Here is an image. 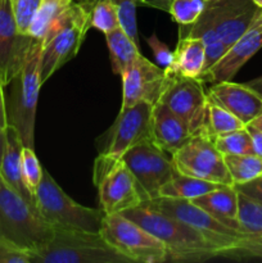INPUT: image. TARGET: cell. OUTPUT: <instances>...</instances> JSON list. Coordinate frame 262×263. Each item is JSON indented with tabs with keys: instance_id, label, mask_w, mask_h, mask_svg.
I'll use <instances>...</instances> for the list:
<instances>
[{
	"instance_id": "cell-31",
	"label": "cell",
	"mask_w": 262,
	"mask_h": 263,
	"mask_svg": "<svg viewBox=\"0 0 262 263\" xmlns=\"http://www.w3.org/2000/svg\"><path fill=\"white\" fill-rule=\"evenodd\" d=\"M207 7V0H174L170 14L180 26H189L197 22Z\"/></svg>"
},
{
	"instance_id": "cell-37",
	"label": "cell",
	"mask_w": 262,
	"mask_h": 263,
	"mask_svg": "<svg viewBox=\"0 0 262 263\" xmlns=\"http://www.w3.org/2000/svg\"><path fill=\"white\" fill-rule=\"evenodd\" d=\"M238 192L244 193V194L249 195V197L254 198V199H258L262 202V175L258 176L257 179L251 180L248 182H244V184H236L234 185Z\"/></svg>"
},
{
	"instance_id": "cell-43",
	"label": "cell",
	"mask_w": 262,
	"mask_h": 263,
	"mask_svg": "<svg viewBox=\"0 0 262 263\" xmlns=\"http://www.w3.org/2000/svg\"><path fill=\"white\" fill-rule=\"evenodd\" d=\"M248 125L253 126V127L258 128V130H261V131H262V112L259 113V115L257 116V117L254 118V120L252 121L251 123H248Z\"/></svg>"
},
{
	"instance_id": "cell-3",
	"label": "cell",
	"mask_w": 262,
	"mask_h": 263,
	"mask_svg": "<svg viewBox=\"0 0 262 263\" xmlns=\"http://www.w3.org/2000/svg\"><path fill=\"white\" fill-rule=\"evenodd\" d=\"M43 40L35 39L26 61L17 76L12 80L10 95L7 100L8 125L18 131L23 145L35 149V121L39 92L41 87L40 64Z\"/></svg>"
},
{
	"instance_id": "cell-18",
	"label": "cell",
	"mask_w": 262,
	"mask_h": 263,
	"mask_svg": "<svg viewBox=\"0 0 262 263\" xmlns=\"http://www.w3.org/2000/svg\"><path fill=\"white\" fill-rule=\"evenodd\" d=\"M195 134L163 103L153 105L152 112V143L169 154L186 144Z\"/></svg>"
},
{
	"instance_id": "cell-28",
	"label": "cell",
	"mask_w": 262,
	"mask_h": 263,
	"mask_svg": "<svg viewBox=\"0 0 262 263\" xmlns=\"http://www.w3.org/2000/svg\"><path fill=\"white\" fill-rule=\"evenodd\" d=\"M90 10V25L92 28L108 33L121 27L118 10L112 0H91Z\"/></svg>"
},
{
	"instance_id": "cell-14",
	"label": "cell",
	"mask_w": 262,
	"mask_h": 263,
	"mask_svg": "<svg viewBox=\"0 0 262 263\" xmlns=\"http://www.w3.org/2000/svg\"><path fill=\"white\" fill-rule=\"evenodd\" d=\"M153 104L140 102L126 109H120L110 128V139L103 153L121 158L130 148L143 141H152Z\"/></svg>"
},
{
	"instance_id": "cell-38",
	"label": "cell",
	"mask_w": 262,
	"mask_h": 263,
	"mask_svg": "<svg viewBox=\"0 0 262 263\" xmlns=\"http://www.w3.org/2000/svg\"><path fill=\"white\" fill-rule=\"evenodd\" d=\"M246 127L247 130H248L249 135H251L252 145H253V153L262 157V131L251 125H246Z\"/></svg>"
},
{
	"instance_id": "cell-30",
	"label": "cell",
	"mask_w": 262,
	"mask_h": 263,
	"mask_svg": "<svg viewBox=\"0 0 262 263\" xmlns=\"http://www.w3.org/2000/svg\"><path fill=\"white\" fill-rule=\"evenodd\" d=\"M244 127H246V125L238 117H235L233 113L208 99L207 133L212 138L218 134L229 133V131L239 130V128Z\"/></svg>"
},
{
	"instance_id": "cell-24",
	"label": "cell",
	"mask_w": 262,
	"mask_h": 263,
	"mask_svg": "<svg viewBox=\"0 0 262 263\" xmlns=\"http://www.w3.org/2000/svg\"><path fill=\"white\" fill-rule=\"evenodd\" d=\"M189 26H192V27L186 32L180 30V35H189L202 39L205 46V72L225 54L228 48L221 41V39L218 37L217 32L213 28L212 21L210 20V17H208L205 12L202 13V15L198 18L197 22Z\"/></svg>"
},
{
	"instance_id": "cell-23",
	"label": "cell",
	"mask_w": 262,
	"mask_h": 263,
	"mask_svg": "<svg viewBox=\"0 0 262 263\" xmlns=\"http://www.w3.org/2000/svg\"><path fill=\"white\" fill-rule=\"evenodd\" d=\"M221 186H223V185L195 179V177L186 176V175L179 174L176 171L174 177L166 185L162 186L161 192H159V197L192 200L194 198L199 197V195L212 192V190L218 189Z\"/></svg>"
},
{
	"instance_id": "cell-25",
	"label": "cell",
	"mask_w": 262,
	"mask_h": 263,
	"mask_svg": "<svg viewBox=\"0 0 262 263\" xmlns=\"http://www.w3.org/2000/svg\"><path fill=\"white\" fill-rule=\"evenodd\" d=\"M73 2L74 0H46L44 2L31 22L28 35L33 39L43 40L49 28L55 23V21L63 14L64 10Z\"/></svg>"
},
{
	"instance_id": "cell-1",
	"label": "cell",
	"mask_w": 262,
	"mask_h": 263,
	"mask_svg": "<svg viewBox=\"0 0 262 263\" xmlns=\"http://www.w3.org/2000/svg\"><path fill=\"white\" fill-rule=\"evenodd\" d=\"M121 215L135 221L157 236L166 246L167 261L203 262L216 257H225L222 249L211 243L199 230L166 213L146 205H139Z\"/></svg>"
},
{
	"instance_id": "cell-40",
	"label": "cell",
	"mask_w": 262,
	"mask_h": 263,
	"mask_svg": "<svg viewBox=\"0 0 262 263\" xmlns=\"http://www.w3.org/2000/svg\"><path fill=\"white\" fill-rule=\"evenodd\" d=\"M4 89L2 81H0V126L7 127L8 126V116H7V100H5Z\"/></svg>"
},
{
	"instance_id": "cell-45",
	"label": "cell",
	"mask_w": 262,
	"mask_h": 263,
	"mask_svg": "<svg viewBox=\"0 0 262 263\" xmlns=\"http://www.w3.org/2000/svg\"><path fill=\"white\" fill-rule=\"evenodd\" d=\"M253 2H254V3H256V4H257V5H258V7H259V8H262V0H253Z\"/></svg>"
},
{
	"instance_id": "cell-5",
	"label": "cell",
	"mask_w": 262,
	"mask_h": 263,
	"mask_svg": "<svg viewBox=\"0 0 262 263\" xmlns=\"http://www.w3.org/2000/svg\"><path fill=\"white\" fill-rule=\"evenodd\" d=\"M53 235V226L0 175V236L32 253L48 243Z\"/></svg>"
},
{
	"instance_id": "cell-20",
	"label": "cell",
	"mask_w": 262,
	"mask_h": 263,
	"mask_svg": "<svg viewBox=\"0 0 262 263\" xmlns=\"http://www.w3.org/2000/svg\"><path fill=\"white\" fill-rule=\"evenodd\" d=\"M190 202L215 217L223 225L241 231L238 222V190L234 185H223L218 189L199 195Z\"/></svg>"
},
{
	"instance_id": "cell-8",
	"label": "cell",
	"mask_w": 262,
	"mask_h": 263,
	"mask_svg": "<svg viewBox=\"0 0 262 263\" xmlns=\"http://www.w3.org/2000/svg\"><path fill=\"white\" fill-rule=\"evenodd\" d=\"M99 233L116 252L131 262L162 263L169 259L166 246L157 236L121 213L104 215Z\"/></svg>"
},
{
	"instance_id": "cell-22",
	"label": "cell",
	"mask_w": 262,
	"mask_h": 263,
	"mask_svg": "<svg viewBox=\"0 0 262 263\" xmlns=\"http://www.w3.org/2000/svg\"><path fill=\"white\" fill-rule=\"evenodd\" d=\"M105 40L113 72L121 76L138 58L140 49L121 27L105 33Z\"/></svg>"
},
{
	"instance_id": "cell-41",
	"label": "cell",
	"mask_w": 262,
	"mask_h": 263,
	"mask_svg": "<svg viewBox=\"0 0 262 263\" xmlns=\"http://www.w3.org/2000/svg\"><path fill=\"white\" fill-rule=\"evenodd\" d=\"M247 86H249L251 89H253L259 97L262 98V76L261 77H257V79L251 80V81L246 82Z\"/></svg>"
},
{
	"instance_id": "cell-21",
	"label": "cell",
	"mask_w": 262,
	"mask_h": 263,
	"mask_svg": "<svg viewBox=\"0 0 262 263\" xmlns=\"http://www.w3.org/2000/svg\"><path fill=\"white\" fill-rule=\"evenodd\" d=\"M175 59L167 74H180L184 77L199 79L205 68V46L202 39L189 35H180Z\"/></svg>"
},
{
	"instance_id": "cell-9",
	"label": "cell",
	"mask_w": 262,
	"mask_h": 263,
	"mask_svg": "<svg viewBox=\"0 0 262 263\" xmlns=\"http://www.w3.org/2000/svg\"><path fill=\"white\" fill-rule=\"evenodd\" d=\"M171 159L179 174L215 184L234 185L223 154L216 148L213 138L207 131L195 134L172 154Z\"/></svg>"
},
{
	"instance_id": "cell-32",
	"label": "cell",
	"mask_w": 262,
	"mask_h": 263,
	"mask_svg": "<svg viewBox=\"0 0 262 263\" xmlns=\"http://www.w3.org/2000/svg\"><path fill=\"white\" fill-rule=\"evenodd\" d=\"M22 174L26 186L35 195L36 189L43 179L44 168L35 153V149L23 146L22 149Z\"/></svg>"
},
{
	"instance_id": "cell-36",
	"label": "cell",
	"mask_w": 262,
	"mask_h": 263,
	"mask_svg": "<svg viewBox=\"0 0 262 263\" xmlns=\"http://www.w3.org/2000/svg\"><path fill=\"white\" fill-rule=\"evenodd\" d=\"M146 43H148L149 48L153 51V55L156 58L157 63L159 67L167 69L172 66L175 59L174 51L170 50L169 46L164 43H162L158 37H157L156 33H152L149 37H146Z\"/></svg>"
},
{
	"instance_id": "cell-29",
	"label": "cell",
	"mask_w": 262,
	"mask_h": 263,
	"mask_svg": "<svg viewBox=\"0 0 262 263\" xmlns=\"http://www.w3.org/2000/svg\"><path fill=\"white\" fill-rule=\"evenodd\" d=\"M216 148L225 154H254L252 139L247 127L213 136Z\"/></svg>"
},
{
	"instance_id": "cell-19",
	"label": "cell",
	"mask_w": 262,
	"mask_h": 263,
	"mask_svg": "<svg viewBox=\"0 0 262 263\" xmlns=\"http://www.w3.org/2000/svg\"><path fill=\"white\" fill-rule=\"evenodd\" d=\"M7 144L0 163V175L10 187L15 190L21 197L25 198L32 207L36 208L35 195L26 186L22 174V149L23 143L18 131L12 125L5 128Z\"/></svg>"
},
{
	"instance_id": "cell-27",
	"label": "cell",
	"mask_w": 262,
	"mask_h": 263,
	"mask_svg": "<svg viewBox=\"0 0 262 263\" xmlns=\"http://www.w3.org/2000/svg\"><path fill=\"white\" fill-rule=\"evenodd\" d=\"M238 222L243 233L262 235V202L238 192Z\"/></svg>"
},
{
	"instance_id": "cell-34",
	"label": "cell",
	"mask_w": 262,
	"mask_h": 263,
	"mask_svg": "<svg viewBox=\"0 0 262 263\" xmlns=\"http://www.w3.org/2000/svg\"><path fill=\"white\" fill-rule=\"evenodd\" d=\"M43 3L44 0H13L15 22H17L18 31L21 33L28 35L31 22Z\"/></svg>"
},
{
	"instance_id": "cell-13",
	"label": "cell",
	"mask_w": 262,
	"mask_h": 263,
	"mask_svg": "<svg viewBox=\"0 0 262 263\" xmlns=\"http://www.w3.org/2000/svg\"><path fill=\"white\" fill-rule=\"evenodd\" d=\"M121 79L123 89L121 109H126L140 102H148L153 105L158 103L167 74L164 68L152 63L140 53L121 74Z\"/></svg>"
},
{
	"instance_id": "cell-4",
	"label": "cell",
	"mask_w": 262,
	"mask_h": 263,
	"mask_svg": "<svg viewBox=\"0 0 262 263\" xmlns=\"http://www.w3.org/2000/svg\"><path fill=\"white\" fill-rule=\"evenodd\" d=\"M32 263H130L100 233L54 228L48 243L33 251Z\"/></svg>"
},
{
	"instance_id": "cell-16",
	"label": "cell",
	"mask_w": 262,
	"mask_h": 263,
	"mask_svg": "<svg viewBox=\"0 0 262 263\" xmlns=\"http://www.w3.org/2000/svg\"><path fill=\"white\" fill-rule=\"evenodd\" d=\"M262 48V21L254 18L249 30L239 37L211 68L200 74L202 82L229 81Z\"/></svg>"
},
{
	"instance_id": "cell-17",
	"label": "cell",
	"mask_w": 262,
	"mask_h": 263,
	"mask_svg": "<svg viewBox=\"0 0 262 263\" xmlns=\"http://www.w3.org/2000/svg\"><path fill=\"white\" fill-rule=\"evenodd\" d=\"M207 94L208 99L233 113L244 125L251 123L262 112V98L246 84L230 80L216 82Z\"/></svg>"
},
{
	"instance_id": "cell-10",
	"label": "cell",
	"mask_w": 262,
	"mask_h": 263,
	"mask_svg": "<svg viewBox=\"0 0 262 263\" xmlns=\"http://www.w3.org/2000/svg\"><path fill=\"white\" fill-rule=\"evenodd\" d=\"M159 102L184 121L194 134L207 131L208 94L199 79L167 74Z\"/></svg>"
},
{
	"instance_id": "cell-44",
	"label": "cell",
	"mask_w": 262,
	"mask_h": 263,
	"mask_svg": "<svg viewBox=\"0 0 262 263\" xmlns=\"http://www.w3.org/2000/svg\"><path fill=\"white\" fill-rule=\"evenodd\" d=\"M256 20L262 21V8H259L258 13H257V15H256Z\"/></svg>"
},
{
	"instance_id": "cell-11",
	"label": "cell",
	"mask_w": 262,
	"mask_h": 263,
	"mask_svg": "<svg viewBox=\"0 0 262 263\" xmlns=\"http://www.w3.org/2000/svg\"><path fill=\"white\" fill-rule=\"evenodd\" d=\"M121 158L135 177L145 197V202L158 198L162 186L176 172L172 159L167 157L166 152L154 145L151 140L136 144Z\"/></svg>"
},
{
	"instance_id": "cell-46",
	"label": "cell",
	"mask_w": 262,
	"mask_h": 263,
	"mask_svg": "<svg viewBox=\"0 0 262 263\" xmlns=\"http://www.w3.org/2000/svg\"><path fill=\"white\" fill-rule=\"evenodd\" d=\"M207 2H211V0H207Z\"/></svg>"
},
{
	"instance_id": "cell-26",
	"label": "cell",
	"mask_w": 262,
	"mask_h": 263,
	"mask_svg": "<svg viewBox=\"0 0 262 263\" xmlns=\"http://www.w3.org/2000/svg\"><path fill=\"white\" fill-rule=\"evenodd\" d=\"M223 159L234 185L244 184L262 175V157L257 154H225Z\"/></svg>"
},
{
	"instance_id": "cell-35",
	"label": "cell",
	"mask_w": 262,
	"mask_h": 263,
	"mask_svg": "<svg viewBox=\"0 0 262 263\" xmlns=\"http://www.w3.org/2000/svg\"><path fill=\"white\" fill-rule=\"evenodd\" d=\"M0 263H32L30 251L0 236Z\"/></svg>"
},
{
	"instance_id": "cell-7",
	"label": "cell",
	"mask_w": 262,
	"mask_h": 263,
	"mask_svg": "<svg viewBox=\"0 0 262 263\" xmlns=\"http://www.w3.org/2000/svg\"><path fill=\"white\" fill-rule=\"evenodd\" d=\"M94 185L104 215H117L145 202L143 192L122 158L100 153L95 159Z\"/></svg>"
},
{
	"instance_id": "cell-15",
	"label": "cell",
	"mask_w": 262,
	"mask_h": 263,
	"mask_svg": "<svg viewBox=\"0 0 262 263\" xmlns=\"http://www.w3.org/2000/svg\"><path fill=\"white\" fill-rule=\"evenodd\" d=\"M259 7L253 0H211L204 12L226 48H230L253 23Z\"/></svg>"
},
{
	"instance_id": "cell-2",
	"label": "cell",
	"mask_w": 262,
	"mask_h": 263,
	"mask_svg": "<svg viewBox=\"0 0 262 263\" xmlns=\"http://www.w3.org/2000/svg\"><path fill=\"white\" fill-rule=\"evenodd\" d=\"M90 0H74L43 39L40 79L45 84L59 68L73 59L90 30Z\"/></svg>"
},
{
	"instance_id": "cell-47",
	"label": "cell",
	"mask_w": 262,
	"mask_h": 263,
	"mask_svg": "<svg viewBox=\"0 0 262 263\" xmlns=\"http://www.w3.org/2000/svg\"><path fill=\"white\" fill-rule=\"evenodd\" d=\"M44 2H46V0H44Z\"/></svg>"
},
{
	"instance_id": "cell-39",
	"label": "cell",
	"mask_w": 262,
	"mask_h": 263,
	"mask_svg": "<svg viewBox=\"0 0 262 263\" xmlns=\"http://www.w3.org/2000/svg\"><path fill=\"white\" fill-rule=\"evenodd\" d=\"M174 0H138L140 5H145V7L154 8V9L163 10V12H170V7H171Z\"/></svg>"
},
{
	"instance_id": "cell-42",
	"label": "cell",
	"mask_w": 262,
	"mask_h": 263,
	"mask_svg": "<svg viewBox=\"0 0 262 263\" xmlns=\"http://www.w3.org/2000/svg\"><path fill=\"white\" fill-rule=\"evenodd\" d=\"M5 128L0 126V163H2L3 154H4L5 151V144H7V133H5Z\"/></svg>"
},
{
	"instance_id": "cell-33",
	"label": "cell",
	"mask_w": 262,
	"mask_h": 263,
	"mask_svg": "<svg viewBox=\"0 0 262 263\" xmlns=\"http://www.w3.org/2000/svg\"><path fill=\"white\" fill-rule=\"evenodd\" d=\"M112 2L117 7L121 28L139 46L138 22H136V7L139 4L138 0H112Z\"/></svg>"
},
{
	"instance_id": "cell-6",
	"label": "cell",
	"mask_w": 262,
	"mask_h": 263,
	"mask_svg": "<svg viewBox=\"0 0 262 263\" xmlns=\"http://www.w3.org/2000/svg\"><path fill=\"white\" fill-rule=\"evenodd\" d=\"M35 200L39 215L53 228L76 229L90 233L100 231L104 212L74 202L45 168L40 185L35 192Z\"/></svg>"
},
{
	"instance_id": "cell-12",
	"label": "cell",
	"mask_w": 262,
	"mask_h": 263,
	"mask_svg": "<svg viewBox=\"0 0 262 263\" xmlns=\"http://www.w3.org/2000/svg\"><path fill=\"white\" fill-rule=\"evenodd\" d=\"M33 40L18 31L13 0H0V81L4 87L21 71Z\"/></svg>"
}]
</instances>
